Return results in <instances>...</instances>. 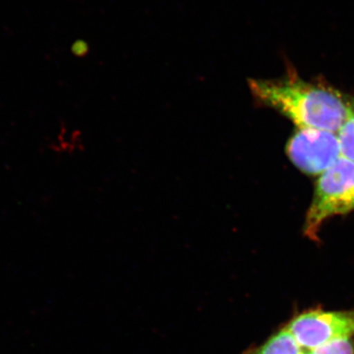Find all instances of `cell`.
Segmentation results:
<instances>
[{
  "mask_svg": "<svg viewBox=\"0 0 354 354\" xmlns=\"http://www.w3.org/2000/svg\"><path fill=\"white\" fill-rule=\"evenodd\" d=\"M256 101L283 114L298 129L339 133L348 120L353 97L334 88L300 78L295 72L276 80H250Z\"/></svg>",
  "mask_w": 354,
  "mask_h": 354,
  "instance_id": "1",
  "label": "cell"
},
{
  "mask_svg": "<svg viewBox=\"0 0 354 354\" xmlns=\"http://www.w3.org/2000/svg\"><path fill=\"white\" fill-rule=\"evenodd\" d=\"M354 211V162L342 157L319 176L307 209L304 232L316 239L324 223L335 216Z\"/></svg>",
  "mask_w": 354,
  "mask_h": 354,
  "instance_id": "2",
  "label": "cell"
},
{
  "mask_svg": "<svg viewBox=\"0 0 354 354\" xmlns=\"http://www.w3.org/2000/svg\"><path fill=\"white\" fill-rule=\"evenodd\" d=\"M286 150L297 169L314 176H320L342 157L339 134L315 128L298 129Z\"/></svg>",
  "mask_w": 354,
  "mask_h": 354,
  "instance_id": "3",
  "label": "cell"
},
{
  "mask_svg": "<svg viewBox=\"0 0 354 354\" xmlns=\"http://www.w3.org/2000/svg\"><path fill=\"white\" fill-rule=\"evenodd\" d=\"M286 327L302 348L311 351L335 339L354 337V310H309L298 314Z\"/></svg>",
  "mask_w": 354,
  "mask_h": 354,
  "instance_id": "4",
  "label": "cell"
},
{
  "mask_svg": "<svg viewBox=\"0 0 354 354\" xmlns=\"http://www.w3.org/2000/svg\"><path fill=\"white\" fill-rule=\"evenodd\" d=\"M304 348L297 344L290 330H279L278 333L272 335L255 354H302Z\"/></svg>",
  "mask_w": 354,
  "mask_h": 354,
  "instance_id": "5",
  "label": "cell"
},
{
  "mask_svg": "<svg viewBox=\"0 0 354 354\" xmlns=\"http://www.w3.org/2000/svg\"><path fill=\"white\" fill-rule=\"evenodd\" d=\"M337 134L341 141L342 157L349 158L354 162V99L348 120Z\"/></svg>",
  "mask_w": 354,
  "mask_h": 354,
  "instance_id": "6",
  "label": "cell"
},
{
  "mask_svg": "<svg viewBox=\"0 0 354 354\" xmlns=\"http://www.w3.org/2000/svg\"><path fill=\"white\" fill-rule=\"evenodd\" d=\"M306 351V349H305ZM308 354H354V337H342L307 351Z\"/></svg>",
  "mask_w": 354,
  "mask_h": 354,
  "instance_id": "7",
  "label": "cell"
},
{
  "mask_svg": "<svg viewBox=\"0 0 354 354\" xmlns=\"http://www.w3.org/2000/svg\"><path fill=\"white\" fill-rule=\"evenodd\" d=\"M302 354H308V353H307V351H305V349H304V353H302Z\"/></svg>",
  "mask_w": 354,
  "mask_h": 354,
  "instance_id": "8",
  "label": "cell"
}]
</instances>
